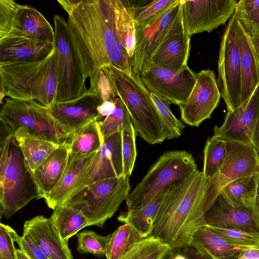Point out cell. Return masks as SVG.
<instances>
[{
    "label": "cell",
    "instance_id": "cell-53",
    "mask_svg": "<svg viewBox=\"0 0 259 259\" xmlns=\"http://www.w3.org/2000/svg\"><path fill=\"white\" fill-rule=\"evenodd\" d=\"M252 44L259 57V31L250 36Z\"/></svg>",
    "mask_w": 259,
    "mask_h": 259
},
{
    "label": "cell",
    "instance_id": "cell-22",
    "mask_svg": "<svg viewBox=\"0 0 259 259\" xmlns=\"http://www.w3.org/2000/svg\"><path fill=\"white\" fill-rule=\"evenodd\" d=\"M121 132L104 139L89 168L85 186L94 183L122 176Z\"/></svg>",
    "mask_w": 259,
    "mask_h": 259
},
{
    "label": "cell",
    "instance_id": "cell-3",
    "mask_svg": "<svg viewBox=\"0 0 259 259\" xmlns=\"http://www.w3.org/2000/svg\"><path fill=\"white\" fill-rule=\"evenodd\" d=\"M1 92L5 97L35 100L43 106L55 103L58 83L57 56L38 62L0 64Z\"/></svg>",
    "mask_w": 259,
    "mask_h": 259
},
{
    "label": "cell",
    "instance_id": "cell-5",
    "mask_svg": "<svg viewBox=\"0 0 259 259\" xmlns=\"http://www.w3.org/2000/svg\"><path fill=\"white\" fill-rule=\"evenodd\" d=\"M5 132L1 141L0 216L9 219L40 195L17 142Z\"/></svg>",
    "mask_w": 259,
    "mask_h": 259
},
{
    "label": "cell",
    "instance_id": "cell-38",
    "mask_svg": "<svg viewBox=\"0 0 259 259\" xmlns=\"http://www.w3.org/2000/svg\"><path fill=\"white\" fill-rule=\"evenodd\" d=\"M110 236V234L102 236L90 230L79 232L76 234V250L80 253H89L97 256H104Z\"/></svg>",
    "mask_w": 259,
    "mask_h": 259
},
{
    "label": "cell",
    "instance_id": "cell-6",
    "mask_svg": "<svg viewBox=\"0 0 259 259\" xmlns=\"http://www.w3.org/2000/svg\"><path fill=\"white\" fill-rule=\"evenodd\" d=\"M0 120L4 129L14 136H28L59 145L70 142L72 136L55 120L48 107L33 100L6 98Z\"/></svg>",
    "mask_w": 259,
    "mask_h": 259
},
{
    "label": "cell",
    "instance_id": "cell-31",
    "mask_svg": "<svg viewBox=\"0 0 259 259\" xmlns=\"http://www.w3.org/2000/svg\"><path fill=\"white\" fill-rule=\"evenodd\" d=\"M257 179L258 172H254L230 182L221 193L235 206L242 207L255 206Z\"/></svg>",
    "mask_w": 259,
    "mask_h": 259
},
{
    "label": "cell",
    "instance_id": "cell-19",
    "mask_svg": "<svg viewBox=\"0 0 259 259\" xmlns=\"http://www.w3.org/2000/svg\"><path fill=\"white\" fill-rule=\"evenodd\" d=\"M259 114V88L239 107L228 111L224 122L213 129L214 136L225 141L251 143L254 126Z\"/></svg>",
    "mask_w": 259,
    "mask_h": 259
},
{
    "label": "cell",
    "instance_id": "cell-18",
    "mask_svg": "<svg viewBox=\"0 0 259 259\" xmlns=\"http://www.w3.org/2000/svg\"><path fill=\"white\" fill-rule=\"evenodd\" d=\"M204 225L250 232H259V214L255 206L242 207L232 204L222 193L204 214Z\"/></svg>",
    "mask_w": 259,
    "mask_h": 259
},
{
    "label": "cell",
    "instance_id": "cell-41",
    "mask_svg": "<svg viewBox=\"0 0 259 259\" xmlns=\"http://www.w3.org/2000/svg\"><path fill=\"white\" fill-rule=\"evenodd\" d=\"M207 227L229 242L237 245L259 248V232Z\"/></svg>",
    "mask_w": 259,
    "mask_h": 259
},
{
    "label": "cell",
    "instance_id": "cell-28",
    "mask_svg": "<svg viewBox=\"0 0 259 259\" xmlns=\"http://www.w3.org/2000/svg\"><path fill=\"white\" fill-rule=\"evenodd\" d=\"M167 189V188L159 192L143 206L121 212L117 220L130 226L142 238L150 236L155 219Z\"/></svg>",
    "mask_w": 259,
    "mask_h": 259
},
{
    "label": "cell",
    "instance_id": "cell-7",
    "mask_svg": "<svg viewBox=\"0 0 259 259\" xmlns=\"http://www.w3.org/2000/svg\"><path fill=\"white\" fill-rule=\"evenodd\" d=\"M198 170L192 155L184 150L164 152L135 187L125 201L127 210L140 208L160 191Z\"/></svg>",
    "mask_w": 259,
    "mask_h": 259
},
{
    "label": "cell",
    "instance_id": "cell-48",
    "mask_svg": "<svg viewBox=\"0 0 259 259\" xmlns=\"http://www.w3.org/2000/svg\"><path fill=\"white\" fill-rule=\"evenodd\" d=\"M186 259H211L191 246H187L181 249Z\"/></svg>",
    "mask_w": 259,
    "mask_h": 259
},
{
    "label": "cell",
    "instance_id": "cell-50",
    "mask_svg": "<svg viewBox=\"0 0 259 259\" xmlns=\"http://www.w3.org/2000/svg\"><path fill=\"white\" fill-rule=\"evenodd\" d=\"M80 1V0H58V2L67 13L69 14Z\"/></svg>",
    "mask_w": 259,
    "mask_h": 259
},
{
    "label": "cell",
    "instance_id": "cell-1",
    "mask_svg": "<svg viewBox=\"0 0 259 259\" xmlns=\"http://www.w3.org/2000/svg\"><path fill=\"white\" fill-rule=\"evenodd\" d=\"M68 16L71 38L90 78L88 92L99 95L100 72L110 65L108 55L116 38V0H80Z\"/></svg>",
    "mask_w": 259,
    "mask_h": 259
},
{
    "label": "cell",
    "instance_id": "cell-49",
    "mask_svg": "<svg viewBox=\"0 0 259 259\" xmlns=\"http://www.w3.org/2000/svg\"><path fill=\"white\" fill-rule=\"evenodd\" d=\"M234 259H259V248H250L242 251Z\"/></svg>",
    "mask_w": 259,
    "mask_h": 259
},
{
    "label": "cell",
    "instance_id": "cell-26",
    "mask_svg": "<svg viewBox=\"0 0 259 259\" xmlns=\"http://www.w3.org/2000/svg\"><path fill=\"white\" fill-rule=\"evenodd\" d=\"M188 246L211 259H234L242 251L254 248L229 242L205 225L195 231Z\"/></svg>",
    "mask_w": 259,
    "mask_h": 259
},
{
    "label": "cell",
    "instance_id": "cell-45",
    "mask_svg": "<svg viewBox=\"0 0 259 259\" xmlns=\"http://www.w3.org/2000/svg\"><path fill=\"white\" fill-rule=\"evenodd\" d=\"M236 17L250 36L259 31V10L250 15Z\"/></svg>",
    "mask_w": 259,
    "mask_h": 259
},
{
    "label": "cell",
    "instance_id": "cell-34",
    "mask_svg": "<svg viewBox=\"0 0 259 259\" xmlns=\"http://www.w3.org/2000/svg\"><path fill=\"white\" fill-rule=\"evenodd\" d=\"M226 153V141L214 135L207 139L203 150L202 171L206 179L209 181L217 175L224 162Z\"/></svg>",
    "mask_w": 259,
    "mask_h": 259
},
{
    "label": "cell",
    "instance_id": "cell-33",
    "mask_svg": "<svg viewBox=\"0 0 259 259\" xmlns=\"http://www.w3.org/2000/svg\"><path fill=\"white\" fill-rule=\"evenodd\" d=\"M142 239L128 225H120L110 234L106 247V258L119 259Z\"/></svg>",
    "mask_w": 259,
    "mask_h": 259
},
{
    "label": "cell",
    "instance_id": "cell-27",
    "mask_svg": "<svg viewBox=\"0 0 259 259\" xmlns=\"http://www.w3.org/2000/svg\"><path fill=\"white\" fill-rule=\"evenodd\" d=\"M70 142L60 145L32 174L40 198L44 199L60 180L66 165Z\"/></svg>",
    "mask_w": 259,
    "mask_h": 259
},
{
    "label": "cell",
    "instance_id": "cell-20",
    "mask_svg": "<svg viewBox=\"0 0 259 259\" xmlns=\"http://www.w3.org/2000/svg\"><path fill=\"white\" fill-rule=\"evenodd\" d=\"M97 152L79 155L69 151L64 171L59 182L44 198L52 209L63 204L85 187L89 168Z\"/></svg>",
    "mask_w": 259,
    "mask_h": 259
},
{
    "label": "cell",
    "instance_id": "cell-25",
    "mask_svg": "<svg viewBox=\"0 0 259 259\" xmlns=\"http://www.w3.org/2000/svg\"><path fill=\"white\" fill-rule=\"evenodd\" d=\"M237 27L240 59L241 105L259 88V57L250 35L238 19Z\"/></svg>",
    "mask_w": 259,
    "mask_h": 259
},
{
    "label": "cell",
    "instance_id": "cell-12",
    "mask_svg": "<svg viewBox=\"0 0 259 259\" xmlns=\"http://www.w3.org/2000/svg\"><path fill=\"white\" fill-rule=\"evenodd\" d=\"M226 143L224 162L217 175L209 181L206 210L227 184L259 171V154L252 143L231 141H226Z\"/></svg>",
    "mask_w": 259,
    "mask_h": 259
},
{
    "label": "cell",
    "instance_id": "cell-2",
    "mask_svg": "<svg viewBox=\"0 0 259 259\" xmlns=\"http://www.w3.org/2000/svg\"><path fill=\"white\" fill-rule=\"evenodd\" d=\"M208 184L209 180L198 170L168 187L150 236L171 248L181 249L188 246L195 231L204 225Z\"/></svg>",
    "mask_w": 259,
    "mask_h": 259
},
{
    "label": "cell",
    "instance_id": "cell-51",
    "mask_svg": "<svg viewBox=\"0 0 259 259\" xmlns=\"http://www.w3.org/2000/svg\"><path fill=\"white\" fill-rule=\"evenodd\" d=\"M161 259H186L181 249L171 248Z\"/></svg>",
    "mask_w": 259,
    "mask_h": 259
},
{
    "label": "cell",
    "instance_id": "cell-55",
    "mask_svg": "<svg viewBox=\"0 0 259 259\" xmlns=\"http://www.w3.org/2000/svg\"><path fill=\"white\" fill-rule=\"evenodd\" d=\"M17 259H30L29 256L20 249H17Z\"/></svg>",
    "mask_w": 259,
    "mask_h": 259
},
{
    "label": "cell",
    "instance_id": "cell-40",
    "mask_svg": "<svg viewBox=\"0 0 259 259\" xmlns=\"http://www.w3.org/2000/svg\"><path fill=\"white\" fill-rule=\"evenodd\" d=\"M178 0H155L145 5L133 6V17L136 26L147 23L167 10Z\"/></svg>",
    "mask_w": 259,
    "mask_h": 259
},
{
    "label": "cell",
    "instance_id": "cell-42",
    "mask_svg": "<svg viewBox=\"0 0 259 259\" xmlns=\"http://www.w3.org/2000/svg\"><path fill=\"white\" fill-rule=\"evenodd\" d=\"M11 234L14 240L19 245V249L24 252L30 259H48L42 250L25 232L19 236L13 229Z\"/></svg>",
    "mask_w": 259,
    "mask_h": 259
},
{
    "label": "cell",
    "instance_id": "cell-54",
    "mask_svg": "<svg viewBox=\"0 0 259 259\" xmlns=\"http://www.w3.org/2000/svg\"><path fill=\"white\" fill-rule=\"evenodd\" d=\"M255 205L259 214V171H258L257 185L255 198Z\"/></svg>",
    "mask_w": 259,
    "mask_h": 259
},
{
    "label": "cell",
    "instance_id": "cell-17",
    "mask_svg": "<svg viewBox=\"0 0 259 259\" xmlns=\"http://www.w3.org/2000/svg\"><path fill=\"white\" fill-rule=\"evenodd\" d=\"M190 37L184 27L181 7L163 40L144 68L155 66L178 70L187 65Z\"/></svg>",
    "mask_w": 259,
    "mask_h": 259
},
{
    "label": "cell",
    "instance_id": "cell-52",
    "mask_svg": "<svg viewBox=\"0 0 259 259\" xmlns=\"http://www.w3.org/2000/svg\"><path fill=\"white\" fill-rule=\"evenodd\" d=\"M251 143L259 154V114L253 130Z\"/></svg>",
    "mask_w": 259,
    "mask_h": 259
},
{
    "label": "cell",
    "instance_id": "cell-36",
    "mask_svg": "<svg viewBox=\"0 0 259 259\" xmlns=\"http://www.w3.org/2000/svg\"><path fill=\"white\" fill-rule=\"evenodd\" d=\"M171 248L159 239L149 236L136 243L119 259H161Z\"/></svg>",
    "mask_w": 259,
    "mask_h": 259
},
{
    "label": "cell",
    "instance_id": "cell-10",
    "mask_svg": "<svg viewBox=\"0 0 259 259\" xmlns=\"http://www.w3.org/2000/svg\"><path fill=\"white\" fill-rule=\"evenodd\" d=\"M24 37L55 43V32L35 8L13 0H0V39Z\"/></svg>",
    "mask_w": 259,
    "mask_h": 259
},
{
    "label": "cell",
    "instance_id": "cell-43",
    "mask_svg": "<svg viewBox=\"0 0 259 259\" xmlns=\"http://www.w3.org/2000/svg\"><path fill=\"white\" fill-rule=\"evenodd\" d=\"M12 228L0 224V259H17V249L11 234Z\"/></svg>",
    "mask_w": 259,
    "mask_h": 259
},
{
    "label": "cell",
    "instance_id": "cell-14",
    "mask_svg": "<svg viewBox=\"0 0 259 259\" xmlns=\"http://www.w3.org/2000/svg\"><path fill=\"white\" fill-rule=\"evenodd\" d=\"M236 0H181L183 23L187 34L211 32L234 14Z\"/></svg>",
    "mask_w": 259,
    "mask_h": 259
},
{
    "label": "cell",
    "instance_id": "cell-8",
    "mask_svg": "<svg viewBox=\"0 0 259 259\" xmlns=\"http://www.w3.org/2000/svg\"><path fill=\"white\" fill-rule=\"evenodd\" d=\"M130 190L128 178L104 180L85 186L64 204L81 211L89 226L103 228L126 200Z\"/></svg>",
    "mask_w": 259,
    "mask_h": 259
},
{
    "label": "cell",
    "instance_id": "cell-35",
    "mask_svg": "<svg viewBox=\"0 0 259 259\" xmlns=\"http://www.w3.org/2000/svg\"><path fill=\"white\" fill-rule=\"evenodd\" d=\"M150 96L157 109L165 139L178 138L182 136L185 125L173 114L170 108V104L165 99L151 92Z\"/></svg>",
    "mask_w": 259,
    "mask_h": 259
},
{
    "label": "cell",
    "instance_id": "cell-24",
    "mask_svg": "<svg viewBox=\"0 0 259 259\" xmlns=\"http://www.w3.org/2000/svg\"><path fill=\"white\" fill-rule=\"evenodd\" d=\"M55 48V43L27 38L0 39V64L40 61L50 55Z\"/></svg>",
    "mask_w": 259,
    "mask_h": 259
},
{
    "label": "cell",
    "instance_id": "cell-37",
    "mask_svg": "<svg viewBox=\"0 0 259 259\" xmlns=\"http://www.w3.org/2000/svg\"><path fill=\"white\" fill-rule=\"evenodd\" d=\"M121 134L122 176L129 178L132 174L137 157L136 134L131 120L126 123Z\"/></svg>",
    "mask_w": 259,
    "mask_h": 259
},
{
    "label": "cell",
    "instance_id": "cell-21",
    "mask_svg": "<svg viewBox=\"0 0 259 259\" xmlns=\"http://www.w3.org/2000/svg\"><path fill=\"white\" fill-rule=\"evenodd\" d=\"M102 102L99 95L88 92L77 99L56 103L48 109L55 120L73 135L91 122L99 121L97 108Z\"/></svg>",
    "mask_w": 259,
    "mask_h": 259
},
{
    "label": "cell",
    "instance_id": "cell-39",
    "mask_svg": "<svg viewBox=\"0 0 259 259\" xmlns=\"http://www.w3.org/2000/svg\"><path fill=\"white\" fill-rule=\"evenodd\" d=\"M114 111L103 120L99 126L103 139L116 133L121 132L126 123L131 120L128 110L122 101L116 97Z\"/></svg>",
    "mask_w": 259,
    "mask_h": 259
},
{
    "label": "cell",
    "instance_id": "cell-29",
    "mask_svg": "<svg viewBox=\"0 0 259 259\" xmlns=\"http://www.w3.org/2000/svg\"><path fill=\"white\" fill-rule=\"evenodd\" d=\"M13 136L21 149L25 166L32 175L60 146L51 141L30 136Z\"/></svg>",
    "mask_w": 259,
    "mask_h": 259
},
{
    "label": "cell",
    "instance_id": "cell-47",
    "mask_svg": "<svg viewBox=\"0 0 259 259\" xmlns=\"http://www.w3.org/2000/svg\"><path fill=\"white\" fill-rule=\"evenodd\" d=\"M115 105L114 100H108L103 101L102 104L98 107L99 120L101 121L111 114L114 110Z\"/></svg>",
    "mask_w": 259,
    "mask_h": 259
},
{
    "label": "cell",
    "instance_id": "cell-11",
    "mask_svg": "<svg viewBox=\"0 0 259 259\" xmlns=\"http://www.w3.org/2000/svg\"><path fill=\"white\" fill-rule=\"evenodd\" d=\"M237 21L234 14L229 20L221 38L218 62L217 84L228 111L240 105L241 71Z\"/></svg>",
    "mask_w": 259,
    "mask_h": 259
},
{
    "label": "cell",
    "instance_id": "cell-46",
    "mask_svg": "<svg viewBox=\"0 0 259 259\" xmlns=\"http://www.w3.org/2000/svg\"><path fill=\"white\" fill-rule=\"evenodd\" d=\"M259 10V0H240L237 2L234 14L236 16H245Z\"/></svg>",
    "mask_w": 259,
    "mask_h": 259
},
{
    "label": "cell",
    "instance_id": "cell-23",
    "mask_svg": "<svg viewBox=\"0 0 259 259\" xmlns=\"http://www.w3.org/2000/svg\"><path fill=\"white\" fill-rule=\"evenodd\" d=\"M23 232L32 239L48 259H73L68 242L62 240L50 218L38 215L26 221Z\"/></svg>",
    "mask_w": 259,
    "mask_h": 259
},
{
    "label": "cell",
    "instance_id": "cell-16",
    "mask_svg": "<svg viewBox=\"0 0 259 259\" xmlns=\"http://www.w3.org/2000/svg\"><path fill=\"white\" fill-rule=\"evenodd\" d=\"M181 7V0L152 21L136 26V47L132 72L140 75L147 61L163 40Z\"/></svg>",
    "mask_w": 259,
    "mask_h": 259
},
{
    "label": "cell",
    "instance_id": "cell-4",
    "mask_svg": "<svg viewBox=\"0 0 259 259\" xmlns=\"http://www.w3.org/2000/svg\"><path fill=\"white\" fill-rule=\"evenodd\" d=\"M102 70L109 79L115 97L126 106L136 136L152 145L165 140L159 122L157 111L150 92L140 75L129 73L111 65Z\"/></svg>",
    "mask_w": 259,
    "mask_h": 259
},
{
    "label": "cell",
    "instance_id": "cell-30",
    "mask_svg": "<svg viewBox=\"0 0 259 259\" xmlns=\"http://www.w3.org/2000/svg\"><path fill=\"white\" fill-rule=\"evenodd\" d=\"M50 218L62 240L67 242L80 230L89 226L88 219L81 211L65 204L53 209Z\"/></svg>",
    "mask_w": 259,
    "mask_h": 259
},
{
    "label": "cell",
    "instance_id": "cell-15",
    "mask_svg": "<svg viewBox=\"0 0 259 259\" xmlns=\"http://www.w3.org/2000/svg\"><path fill=\"white\" fill-rule=\"evenodd\" d=\"M221 97L214 72L209 69L202 70L196 73L195 84L187 101L179 106L182 121L198 127L210 118Z\"/></svg>",
    "mask_w": 259,
    "mask_h": 259
},
{
    "label": "cell",
    "instance_id": "cell-13",
    "mask_svg": "<svg viewBox=\"0 0 259 259\" xmlns=\"http://www.w3.org/2000/svg\"><path fill=\"white\" fill-rule=\"evenodd\" d=\"M147 89L178 106L185 103L195 84L196 73L187 65L175 70L151 66L144 68L140 74Z\"/></svg>",
    "mask_w": 259,
    "mask_h": 259
},
{
    "label": "cell",
    "instance_id": "cell-32",
    "mask_svg": "<svg viewBox=\"0 0 259 259\" xmlns=\"http://www.w3.org/2000/svg\"><path fill=\"white\" fill-rule=\"evenodd\" d=\"M99 121H93L72 135L70 152L79 155H89L99 150L104 143Z\"/></svg>",
    "mask_w": 259,
    "mask_h": 259
},
{
    "label": "cell",
    "instance_id": "cell-44",
    "mask_svg": "<svg viewBox=\"0 0 259 259\" xmlns=\"http://www.w3.org/2000/svg\"><path fill=\"white\" fill-rule=\"evenodd\" d=\"M98 94L103 101L114 100L116 98L114 96L109 79L102 70L100 71L99 74Z\"/></svg>",
    "mask_w": 259,
    "mask_h": 259
},
{
    "label": "cell",
    "instance_id": "cell-9",
    "mask_svg": "<svg viewBox=\"0 0 259 259\" xmlns=\"http://www.w3.org/2000/svg\"><path fill=\"white\" fill-rule=\"evenodd\" d=\"M55 47L57 56L58 83L55 103L77 99L88 92L87 77L74 47L67 21L54 16Z\"/></svg>",
    "mask_w": 259,
    "mask_h": 259
}]
</instances>
